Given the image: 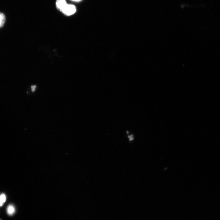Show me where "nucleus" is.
I'll return each instance as SVG.
<instances>
[{
    "label": "nucleus",
    "mask_w": 220,
    "mask_h": 220,
    "mask_svg": "<svg viewBox=\"0 0 220 220\" xmlns=\"http://www.w3.org/2000/svg\"><path fill=\"white\" fill-rule=\"evenodd\" d=\"M6 196L4 194H2L0 195V206H2L6 200Z\"/></svg>",
    "instance_id": "obj_4"
},
{
    "label": "nucleus",
    "mask_w": 220,
    "mask_h": 220,
    "mask_svg": "<svg viewBox=\"0 0 220 220\" xmlns=\"http://www.w3.org/2000/svg\"><path fill=\"white\" fill-rule=\"evenodd\" d=\"M76 11V8L74 5L66 3L60 11L66 16H70L74 14Z\"/></svg>",
    "instance_id": "obj_1"
},
{
    "label": "nucleus",
    "mask_w": 220,
    "mask_h": 220,
    "mask_svg": "<svg viewBox=\"0 0 220 220\" xmlns=\"http://www.w3.org/2000/svg\"><path fill=\"white\" fill-rule=\"evenodd\" d=\"M71 0L73 2H80V1H81L82 0Z\"/></svg>",
    "instance_id": "obj_6"
},
{
    "label": "nucleus",
    "mask_w": 220,
    "mask_h": 220,
    "mask_svg": "<svg viewBox=\"0 0 220 220\" xmlns=\"http://www.w3.org/2000/svg\"><path fill=\"white\" fill-rule=\"evenodd\" d=\"M36 88V86L35 85H33L31 86V91L32 92H34Z\"/></svg>",
    "instance_id": "obj_5"
},
{
    "label": "nucleus",
    "mask_w": 220,
    "mask_h": 220,
    "mask_svg": "<svg viewBox=\"0 0 220 220\" xmlns=\"http://www.w3.org/2000/svg\"><path fill=\"white\" fill-rule=\"evenodd\" d=\"M7 213L9 215H13L15 212V209L12 205H9L8 206L7 209Z\"/></svg>",
    "instance_id": "obj_2"
},
{
    "label": "nucleus",
    "mask_w": 220,
    "mask_h": 220,
    "mask_svg": "<svg viewBox=\"0 0 220 220\" xmlns=\"http://www.w3.org/2000/svg\"><path fill=\"white\" fill-rule=\"evenodd\" d=\"M6 21V17L4 14L0 12V28L4 25Z\"/></svg>",
    "instance_id": "obj_3"
}]
</instances>
